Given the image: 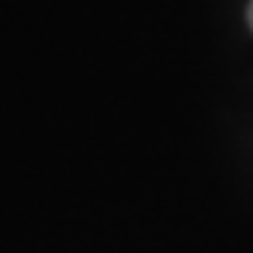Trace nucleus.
Wrapping results in <instances>:
<instances>
[{
  "label": "nucleus",
  "mask_w": 253,
  "mask_h": 253,
  "mask_svg": "<svg viewBox=\"0 0 253 253\" xmlns=\"http://www.w3.org/2000/svg\"><path fill=\"white\" fill-rule=\"evenodd\" d=\"M248 20H251V28H253V3H251V9H248Z\"/></svg>",
  "instance_id": "1"
}]
</instances>
